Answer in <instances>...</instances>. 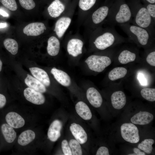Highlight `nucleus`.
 <instances>
[{
    "label": "nucleus",
    "mask_w": 155,
    "mask_h": 155,
    "mask_svg": "<svg viewBox=\"0 0 155 155\" xmlns=\"http://www.w3.org/2000/svg\"><path fill=\"white\" fill-rule=\"evenodd\" d=\"M88 38L91 48L93 51H104L129 40L120 35L114 27L110 26L98 28L92 32Z\"/></svg>",
    "instance_id": "obj_1"
},
{
    "label": "nucleus",
    "mask_w": 155,
    "mask_h": 155,
    "mask_svg": "<svg viewBox=\"0 0 155 155\" xmlns=\"http://www.w3.org/2000/svg\"><path fill=\"white\" fill-rule=\"evenodd\" d=\"M119 26L127 34L129 40L133 41L138 46L145 49L154 46L155 36L147 30L131 23Z\"/></svg>",
    "instance_id": "obj_2"
},
{
    "label": "nucleus",
    "mask_w": 155,
    "mask_h": 155,
    "mask_svg": "<svg viewBox=\"0 0 155 155\" xmlns=\"http://www.w3.org/2000/svg\"><path fill=\"white\" fill-rule=\"evenodd\" d=\"M131 12L129 4L124 0H116L111 5L104 24L110 26L131 23Z\"/></svg>",
    "instance_id": "obj_3"
},
{
    "label": "nucleus",
    "mask_w": 155,
    "mask_h": 155,
    "mask_svg": "<svg viewBox=\"0 0 155 155\" xmlns=\"http://www.w3.org/2000/svg\"><path fill=\"white\" fill-rule=\"evenodd\" d=\"M112 5L105 3L98 6L88 16L82 25L84 29V36L86 38H88L92 32L104 24Z\"/></svg>",
    "instance_id": "obj_4"
},
{
    "label": "nucleus",
    "mask_w": 155,
    "mask_h": 155,
    "mask_svg": "<svg viewBox=\"0 0 155 155\" xmlns=\"http://www.w3.org/2000/svg\"><path fill=\"white\" fill-rule=\"evenodd\" d=\"M131 12V24L145 28L155 36L154 22L144 5L137 1H132L129 4Z\"/></svg>",
    "instance_id": "obj_5"
},
{
    "label": "nucleus",
    "mask_w": 155,
    "mask_h": 155,
    "mask_svg": "<svg viewBox=\"0 0 155 155\" xmlns=\"http://www.w3.org/2000/svg\"><path fill=\"white\" fill-rule=\"evenodd\" d=\"M103 51L101 53L90 55L85 60L90 70L101 72L111 64L116 53L115 50L111 48Z\"/></svg>",
    "instance_id": "obj_6"
},
{
    "label": "nucleus",
    "mask_w": 155,
    "mask_h": 155,
    "mask_svg": "<svg viewBox=\"0 0 155 155\" xmlns=\"http://www.w3.org/2000/svg\"><path fill=\"white\" fill-rule=\"evenodd\" d=\"M78 0H73L64 13L57 20L53 31L56 36L62 39L72 22Z\"/></svg>",
    "instance_id": "obj_7"
},
{
    "label": "nucleus",
    "mask_w": 155,
    "mask_h": 155,
    "mask_svg": "<svg viewBox=\"0 0 155 155\" xmlns=\"http://www.w3.org/2000/svg\"><path fill=\"white\" fill-rule=\"evenodd\" d=\"M79 33H69L66 36L67 40L66 49L68 54L73 57H76L83 53L84 42Z\"/></svg>",
    "instance_id": "obj_8"
},
{
    "label": "nucleus",
    "mask_w": 155,
    "mask_h": 155,
    "mask_svg": "<svg viewBox=\"0 0 155 155\" xmlns=\"http://www.w3.org/2000/svg\"><path fill=\"white\" fill-rule=\"evenodd\" d=\"M98 0H78L77 25L79 28L88 16L98 6Z\"/></svg>",
    "instance_id": "obj_9"
},
{
    "label": "nucleus",
    "mask_w": 155,
    "mask_h": 155,
    "mask_svg": "<svg viewBox=\"0 0 155 155\" xmlns=\"http://www.w3.org/2000/svg\"><path fill=\"white\" fill-rule=\"evenodd\" d=\"M121 132L122 138L127 142L136 143L139 141L138 129L133 124L126 123L123 124L121 127Z\"/></svg>",
    "instance_id": "obj_10"
},
{
    "label": "nucleus",
    "mask_w": 155,
    "mask_h": 155,
    "mask_svg": "<svg viewBox=\"0 0 155 155\" xmlns=\"http://www.w3.org/2000/svg\"><path fill=\"white\" fill-rule=\"evenodd\" d=\"M70 0H54L47 8V13L53 18H58L65 11L70 5Z\"/></svg>",
    "instance_id": "obj_11"
},
{
    "label": "nucleus",
    "mask_w": 155,
    "mask_h": 155,
    "mask_svg": "<svg viewBox=\"0 0 155 155\" xmlns=\"http://www.w3.org/2000/svg\"><path fill=\"white\" fill-rule=\"evenodd\" d=\"M115 55L120 63L125 64L135 61L139 57V54L136 49L125 47L117 53L116 52Z\"/></svg>",
    "instance_id": "obj_12"
},
{
    "label": "nucleus",
    "mask_w": 155,
    "mask_h": 155,
    "mask_svg": "<svg viewBox=\"0 0 155 155\" xmlns=\"http://www.w3.org/2000/svg\"><path fill=\"white\" fill-rule=\"evenodd\" d=\"M45 24L42 22L30 23L23 29L24 33L28 36H37L42 34L47 30Z\"/></svg>",
    "instance_id": "obj_13"
},
{
    "label": "nucleus",
    "mask_w": 155,
    "mask_h": 155,
    "mask_svg": "<svg viewBox=\"0 0 155 155\" xmlns=\"http://www.w3.org/2000/svg\"><path fill=\"white\" fill-rule=\"evenodd\" d=\"M24 94L26 100L34 104L41 105L45 102V98L42 93L29 87L25 89Z\"/></svg>",
    "instance_id": "obj_14"
},
{
    "label": "nucleus",
    "mask_w": 155,
    "mask_h": 155,
    "mask_svg": "<svg viewBox=\"0 0 155 155\" xmlns=\"http://www.w3.org/2000/svg\"><path fill=\"white\" fill-rule=\"evenodd\" d=\"M86 97L90 104L95 108L100 107L102 103V96L95 88L91 87L86 91Z\"/></svg>",
    "instance_id": "obj_15"
},
{
    "label": "nucleus",
    "mask_w": 155,
    "mask_h": 155,
    "mask_svg": "<svg viewBox=\"0 0 155 155\" xmlns=\"http://www.w3.org/2000/svg\"><path fill=\"white\" fill-rule=\"evenodd\" d=\"M5 118L7 124L14 128H21L25 124V121L24 118L15 112H9L6 115Z\"/></svg>",
    "instance_id": "obj_16"
},
{
    "label": "nucleus",
    "mask_w": 155,
    "mask_h": 155,
    "mask_svg": "<svg viewBox=\"0 0 155 155\" xmlns=\"http://www.w3.org/2000/svg\"><path fill=\"white\" fill-rule=\"evenodd\" d=\"M70 130L76 140L80 144H83L87 142V133L81 125L75 123H72L70 126Z\"/></svg>",
    "instance_id": "obj_17"
},
{
    "label": "nucleus",
    "mask_w": 155,
    "mask_h": 155,
    "mask_svg": "<svg viewBox=\"0 0 155 155\" xmlns=\"http://www.w3.org/2000/svg\"><path fill=\"white\" fill-rule=\"evenodd\" d=\"M153 119L154 116L150 113L140 111L133 116L131 121L133 124L142 125L149 124Z\"/></svg>",
    "instance_id": "obj_18"
},
{
    "label": "nucleus",
    "mask_w": 155,
    "mask_h": 155,
    "mask_svg": "<svg viewBox=\"0 0 155 155\" xmlns=\"http://www.w3.org/2000/svg\"><path fill=\"white\" fill-rule=\"evenodd\" d=\"M62 127V123L58 120H55L52 123L47 132L48 137L50 141L55 142L59 138Z\"/></svg>",
    "instance_id": "obj_19"
},
{
    "label": "nucleus",
    "mask_w": 155,
    "mask_h": 155,
    "mask_svg": "<svg viewBox=\"0 0 155 155\" xmlns=\"http://www.w3.org/2000/svg\"><path fill=\"white\" fill-rule=\"evenodd\" d=\"M111 103L114 108L120 109L123 108L126 103V97L124 93L118 90L114 92L111 97Z\"/></svg>",
    "instance_id": "obj_20"
},
{
    "label": "nucleus",
    "mask_w": 155,
    "mask_h": 155,
    "mask_svg": "<svg viewBox=\"0 0 155 155\" xmlns=\"http://www.w3.org/2000/svg\"><path fill=\"white\" fill-rule=\"evenodd\" d=\"M51 72L55 79L61 85L65 87H68L70 85L71 79L66 73L55 68H52Z\"/></svg>",
    "instance_id": "obj_21"
},
{
    "label": "nucleus",
    "mask_w": 155,
    "mask_h": 155,
    "mask_svg": "<svg viewBox=\"0 0 155 155\" xmlns=\"http://www.w3.org/2000/svg\"><path fill=\"white\" fill-rule=\"evenodd\" d=\"M60 48V39L56 36H50L47 41V50L50 56H55L59 53Z\"/></svg>",
    "instance_id": "obj_22"
},
{
    "label": "nucleus",
    "mask_w": 155,
    "mask_h": 155,
    "mask_svg": "<svg viewBox=\"0 0 155 155\" xmlns=\"http://www.w3.org/2000/svg\"><path fill=\"white\" fill-rule=\"evenodd\" d=\"M29 69L32 75L45 86L50 84V80L47 73L43 69L37 67L30 68Z\"/></svg>",
    "instance_id": "obj_23"
},
{
    "label": "nucleus",
    "mask_w": 155,
    "mask_h": 155,
    "mask_svg": "<svg viewBox=\"0 0 155 155\" xmlns=\"http://www.w3.org/2000/svg\"><path fill=\"white\" fill-rule=\"evenodd\" d=\"M25 83L29 87L42 93L46 91L45 86L35 78L28 74L24 80Z\"/></svg>",
    "instance_id": "obj_24"
},
{
    "label": "nucleus",
    "mask_w": 155,
    "mask_h": 155,
    "mask_svg": "<svg viewBox=\"0 0 155 155\" xmlns=\"http://www.w3.org/2000/svg\"><path fill=\"white\" fill-rule=\"evenodd\" d=\"M75 109L77 113L85 120H89L92 117V114L88 106L84 102L80 101L76 104Z\"/></svg>",
    "instance_id": "obj_25"
},
{
    "label": "nucleus",
    "mask_w": 155,
    "mask_h": 155,
    "mask_svg": "<svg viewBox=\"0 0 155 155\" xmlns=\"http://www.w3.org/2000/svg\"><path fill=\"white\" fill-rule=\"evenodd\" d=\"M36 135L32 130L28 129L22 132L19 136L18 142L22 146H25L32 142L35 139Z\"/></svg>",
    "instance_id": "obj_26"
},
{
    "label": "nucleus",
    "mask_w": 155,
    "mask_h": 155,
    "mask_svg": "<svg viewBox=\"0 0 155 155\" xmlns=\"http://www.w3.org/2000/svg\"><path fill=\"white\" fill-rule=\"evenodd\" d=\"M1 129L6 141L8 143L13 142L16 137V133L13 128L8 124L4 123L1 125Z\"/></svg>",
    "instance_id": "obj_27"
},
{
    "label": "nucleus",
    "mask_w": 155,
    "mask_h": 155,
    "mask_svg": "<svg viewBox=\"0 0 155 155\" xmlns=\"http://www.w3.org/2000/svg\"><path fill=\"white\" fill-rule=\"evenodd\" d=\"M128 73L127 69L124 67H117L112 69L108 73L110 80L115 81L125 77Z\"/></svg>",
    "instance_id": "obj_28"
},
{
    "label": "nucleus",
    "mask_w": 155,
    "mask_h": 155,
    "mask_svg": "<svg viewBox=\"0 0 155 155\" xmlns=\"http://www.w3.org/2000/svg\"><path fill=\"white\" fill-rule=\"evenodd\" d=\"M3 44L5 49L12 54L15 55L17 53L18 46L17 42L15 40L6 38L3 41Z\"/></svg>",
    "instance_id": "obj_29"
},
{
    "label": "nucleus",
    "mask_w": 155,
    "mask_h": 155,
    "mask_svg": "<svg viewBox=\"0 0 155 155\" xmlns=\"http://www.w3.org/2000/svg\"><path fill=\"white\" fill-rule=\"evenodd\" d=\"M140 94L142 97L145 99L150 102L155 101V89L154 88H145L142 89Z\"/></svg>",
    "instance_id": "obj_30"
},
{
    "label": "nucleus",
    "mask_w": 155,
    "mask_h": 155,
    "mask_svg": "<svg viewBox=\"0 0 155 155\" xmlns=\"http://www.w3.org/2000/svg\"><path fill=\"white\" fill-rule=\"evenodd\" d=\"M154 143V140L152 139H146L139 144L138 148L148 153H151L153 150L152 145Z\"/></svg>",
    "instance_id": "obj_31"
},
{
    "label": "nucleus",
    "mask_w": 155,
    "mask_h": 155,
    "mask_svg": "<svg viewBox=\"0 0 155 155\" xmlns=\"http://www.w3.org/2000/svg\"><path fill=\"white\" fill-rule=\"evenodd\" d=\"M146 60L150 66L155 67V51L154 46L146 49Z\"/></svg>",
    "instance_id": "obj_32"
},
{
    "label": "nucleus",
    "mask_w": 155,
    "mask_h": 155,
    "mask_svg": "<svg viewBox=\"0 0 155 155\" xmlns=\"http://www.w3.org/2000/svg\"><path fill=\"white\" fill-rule=\"evenodd\" d=\"M71 148L72 155H81L82 154V149L80 144L76 140H71L69 142Z\"/></svg>",
    "instance_id": "obj_33"
},
{
    "label": "nucleus",
    "mask_w": 155,
    "mask_h": 155,
    "mask_svg": "<svg viewBox=\"0 0 155 155\" xmlns=\"http://www.w3.org/2000/svg\"><path fill=\"white\" fill-rule=\"evenodd\" d=\"M1 2L4 6L11 11H15L17 9L15 0H1Z\"/></svg>",
    "instance_id": "obj_34"
},
{
    "label": "nucleus",
    "mask_w": 155,
    "mask_h": 155,
    "mask_svg": "<svg viewBox=\"0 0 155 155\" xmlns=\"http://www.w3.org/2000/svg\"><path fill=\"white\" fill-rule=\"evenodd\" d=\"M21 5L27 10H31L35 6V3L33 0H19Z\"/></svg>",
    "instance_id": "obj_35"
},
{
    "label": "nucleus",
    "mask_w": 155,
    "mask_h": 155,
    "mask_svg": "<svg viewBox=\"0 0 155 155\" xmlns=\"http://www.w3.org/2000/svg\"><path fill=\"white\" fill-rule=\"evenodd\" d=\"M144 6L153 20L155 22V4L145 3Z\"/></svg>",
    "instance_id": "obj_36"
},
{
    "label": "nucleus",
    "mask_w": 155,
    "mask_h": 155,
    "mask_svg": "<svg viewBox=\"0 0 155 155\" xmlns=\"http://www.w3.org/2000/svg\"><path fill=\"white\" fill-rule=\"evenodd\" d=\"M61 148L63 152L65 155H72L71 148L66 140H63L61 142Z\"/></svg>",
    "instance_id": "obj_37"
},
{
    "label": "nucleus",
    "mask_w": 155,
    "mask_h": 155,
    "mask_svg": "<svg viewBox=\"0 0 155 155\" xmlns=\"http://www.w3.org/2000/svg\"><path fill=\"white\" fill-rule=\"evenodd\" d=\"M96 155H109L108 148L104 146L100 147L97 150Z\"/></svg>",
    "instance_id": "obj_38"
},
{
    "label": "nucleus",
    "mask_w": 155,
    "mask_h": 155,
    "mask_svg": "<svg viewBox=\"0 0 155 155\" xmlns=\"http://www.w3.org/2000/svg\"><path fill=\"white\" fill-rule=\"evenodd\" d=\"M137 78L140 84L143 86H146L147 84L146 78L143 74L139 73L137 75Z\"/></svg>",
    "instance_id": "obj_39"
},
{
    "label": "nucleus",
    "mask_w": 155,
    "mask_h": 155,
    "mask_svg": "<svg viewBox=\"0 0 155 155\" xmlns=\"http://www.w3.org/2000/svg\"><path fill=\"white\" fill-rule=\"evenodd\" d=\"M6 103V99L3 94H0V108H3Z\"/></svg>",
    "instance_id": "obj_40"
},
{
    "label": "nucleus",
    "mask_w": 155,
    "mask_h": 155,
    "mask_svg": "<svg viewBox=\"0 0 155 155\" xmlns=\"http://www.w3.org/2000/svg\"><path fill=\"white\" fill-rule=\"evenodd\" d=\"M134 153L129 154V155H145V153L141 152L140 149L137 148H134L133 149Z\"/></svg>",
    "instance_id": "obj_41"
},
{
    "label": "nucleus",
    "mask_w": 155,
    "mask_h": 155,
    "mask_svg": "<svg viewBox=\"0 0 155 155\" xmlns=\"http://www.w3.org/2000/svg\"><path fill=\"white\" fill-rule=\"evenodd\" d=\"M0 14L4 17H8L9 14L4 10L0 9Z\"/></svg>",
    "instance_id": "obj_42"
},
{
    "label": "nucleus",
    "mask_w": 155,
    "mask_h": 155,
    "mask_svg": "<svg viewBox=\"0 0 155 155\" xmlns=\"http://www.w3.org/2000/svg\"><path fill=\"white\" fill-rule=\"evenodd\" d=\"M145 3H150V4H155V0H144Z\"/></svg>",
    "instance_id": "obj_43"
},
{
    "label": "nucleus",
    "mask_w": 155,
    "mask_h": 155,
    "mask_svg": "<svg viewBox=\"0 0 155 155\" xmlns=\"http://www.w3.org/2000/svg\"><path fill=\"white\" fill-rule=\"evenodd\" d=\"M7 26V25L6 23H0V28H5Z\"/></svg>",
    "instance_id": "obj_44"
},
{
    "label": "nucleus",
    "mask_w": 155,
    "mask_h": 155,
    "mask_svg": "<svg viewBox=\"0 0 155 155\" xmlns=\"http://www.w3.org/2000/svg\"><path fill=\"white\" fill-rule=\"evenodd\" d=\"M3 63L2 62L0 59V72L1 71Z\"/></svg>",
    "instance_id": "obj_45"
},
{
    "label": "nucleus",
    "mask_w": 155,
    "mask_h": 155,
    "mask_svg": "<svg viewBox=\"0 0 155 155\" xmlns=\"http://www.w3.org/2000/svg\"></svg>",
    "instance_id": "obj_46"
}]
</instances>
